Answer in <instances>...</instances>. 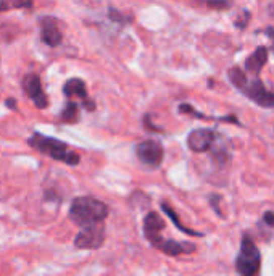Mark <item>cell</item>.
<instances>
[{"label":"cell","mask_w":274,"mask_h":276,"mask_svg":"<svg viewBox=\"0 0 274 276\" xmlns=\"http://www.w3.org/2000/svg\"><path fill=\"white\" fill-rule=\"evenodd\" d=\"M179 110H181V112H186V113H190V115H195L197 118H203V120H218V118H214V117H206V115H202V113L195 112L192 107H190V105H181ZM220 121H231V123H236V125H239V120H237L234 115H231V117L224 118V120H220Z\"/></svg>","instance_id":"9a60e30c"},{"label":"cell","mask_w":274,"mask_h":276,"mask_svg":"<svg viewBox=\"0 0 274 276\" xmlns=\"http://www.w3.org/2000/svg\"><path fill=\"white\" fill-rule=\"evenodd\" d=\"M263 32L271 37V40H272V50H274V28H266V29H263Z\"/></svg>","instance_id":"ffe728a7"},{"label":"cell","mask_w":274,"mask_h":276,"mask_svg":"<svg viewBox=\"0 0 274 276\" xmlns=\"http://www.w3.org/2000/svg\"><path fill=\"white\" fill-rule=\"evenodd\" d=\"M136 153H137V158L142 161L144 165L156 168L161 165L165 150H163V145L158 141L147 139V141L139 142Z\"/></svg>","instance_id":"52a82bcc"},{"label":"cell","mask_w":274,"mask_h":276,"mask_svg":"<svg viewBox=\"0 0 274 276\" xmlns=\"http://www.w3.org/2000/svg\"><path fill=\"white\" fill-rule=\"evenodd\" d=\"M240 15H242V18L239 16V18L236 20V26H237L239 29H244V28L247 26L248 20H250V12H248V10H244Z\"/></svg>","instance_id":"2e32d148"},{"label":"cell","mask_w":274,"mask_h":276,"mask_svg":"<svg viewBox=\"0 0 274 276\" xmlns=\"http://www.w3.org/2000/svg\"><path fill=\"white\" fill-rule=\"evenodd\" d=\"M12 7H15V8H20V7H31V4H0V10H8V8H12Z\"/></svg>","instance_id":"ac0fdd59"},{"label":"cell","mask_w":274,"mask_h":276,"mask_svg":"<svg viewBox=\"0 0 274 276\" xmlns=\"http://www.w3.org/2000/svg\"><path fill=\"white\" fill-rule=\"evenodd\" d=\"M261 266V254L253 239L244 238L236 257V270L240 276H256Z\"/></svg>","instance_id":"5b68a950"},{"label":"cell","mask_w":274,"mask_h":276,"mask_svg":"<svg viewBox=\"0 0 274 276\" xmlns=\"http://www.w3.org/2000/svg\"><path fill=\"white\" fill-rule=\"evenodd\" d=\"M229 81L234 84L247 99L253 100L263 108H274V94L263 86L260 78H247L240 68H231L228 71Z\"/></svg>","instance_id":"3957f363"},{"label":"cell","mask_w":274,"mask_h":276,"mask_svg":"<svg viewBox=\"0 0 274 276\" xmlns=\"http://www.w3.org/2000/svg\"><path fill=\"white\" fill-rule=\"evenodd\" d=\"M28 144L32 149H36L37 152L45 153L47 157H50L57 161H62V163L76 167L81 161L79 153L73 152L65 142L55 139V137L40 134V133H34L28 139Z\"/></svg>","instance_id":"277c9868"},{"label":"cell","mask_w":274,"mask_h":276,"mask_svg":"<svg viewBox=\"0 0 274 276\" xmlns=\"http://www.w3.org/2000/svg\"><path fill=\"white\" fill-rule=\"evenodd\" d=\"M62 118L63 121H68V123H73L79 118V107L76 102H68V105L65 107V110L62 112Z\"/></svg>","instance_id":"5bb4252c"},{"label":"cell","mask_w":274,"mask_h":276,"mask_svg":"<svg viewBox=\"0 0 274 276\" xmlns=\"http://www.w3.org/2000/svg\"><path fill=\"white\" fill-rule=\"evenodd\" d=\"M63 94L68 97V99H73V97H78V99L86 105L87 110H92L94 108V102L89 99L87 95V89L84 81L79 79V78H73L70 79L68 83L63 86Z\"/></svg>","instance_id":"30bf717a"},{"label":"cell","mask_w":274,"mask_h":276,"mask_svg":"<svg viewBox=\"0 0 274 276\" xmlns=\"http://www.w3.org/2000/svg\"><path fill=\"white\" fill-rule=\"evenodd\" d=\"M23 89H24V94H26L29 99L36 103V107L39 108H45L48 99L45 95V91L42 87V83H40V78L34 73L31 75H26L23 79Z\"/></svg>","instance_id":"ba28073f"},{"label":"cell","mask_w":274,"mask_h":276,"mask_svg":"<svg viewBox=\"0 0 274 276\" xmlns=\"http://www.w3.org/2000/svg\"><path fill=\"white\" fill-rule=\"evenodd\" d=\"M105 239V228L103 225L92 226V228H84L76 239H74V247L76 249H98Z\"/></svg>","instance_id":"9c48e42d"},{"label":"cell","mask_w":274,"mask_h":276,"mask_svg":"<svg viewBox=\"0 0 274 276\" xmlns=\"http://www.w3.org/2000/svg\"><path fill=\"white\" fill-rule=\"evenodd\" d=\"M221 137L223 134L213 131V129H195L187 136V145L195 153L211 152L221 141Z\"/></svg>","instance_id":"8992f818"},{"label":"cell","mask_w":274,"mask_h":276,"mask_svg":"<svg viewBox=\"0 0 274 276\" xmlns=\"http://www.w3.org/2000/svg\"><path fill=\"white\" fill-rule=\"evenodd\" d=\"M42 26H40V29H42V39L44 42L47 45L50 47H57L62 44V39H63V34H62V29L60 26H58V21L50 18V16H45V18H42Z\"/></svg>","instance_id":"8fae6325"},{"label":"cell","mask_w":274,"mask_h":276,"mask_svg":"<svg viewBox=\"0 0 274 276\" xmlns=\"http://www.w3.org/2000/svg\"><path fill=\"white\" fill-rule=\"evenodd\" d=\"M161 208L165 210V213L166 215H168L170 218H171V220H173V223L174 225H176L178 226V228L182 231V233H186V234H190V236H203V233H197V231H194V230H189V228H186V226L184 225H182L181 222H179V218H178V215L176 213H174V210L168 205V204H166V202H163V204H161Z\"/></svg>","instance_id":"4fadbf2b"},{"label":"cell","mask_w":274,"mask_h":276,"mask_svg":"<svg viewBox=\"0 0 274 276\" xmlns=\"http://www.w3.org/2000/svg\"><path fill=\"white\" fill-rule=\"evenodd\" d=\"M106 216H108V207L94 197H78L70 207V218L82 230L103 225Z\"/></svg>","instance_id":"7a4b0ae2"},{"label":"cell","mask_w":274,"mask_h":276,"mask_svg":"<svg viewBox=\"0 0 274 276\" xmlns=\"http://www.w3.org/2000/svg\"><path fill=\"white\" fill-rule=\"evenodd\" d=\"M231 5V2H206V7L210 8H229Z\"/></svg>","instance_id":"e0dca14e"},{"label":"cell","mask_w":274,"mask_h":276,"mask_svg":"<svg viewBox=\"0 0 274 276\" xmlns=\"http://www.w3.org/2000/svg\"><path fill=\"white\" fill-rule=\"evenodd\" d=\"M163 230H165V222L156 212H150L145 216L144 233H145V238L150 241V244L155 249H158L163 254L171 255V257H178L182 254H192L195 250V246L189 244V242H178V241L163 238L161 236Z\"/></svg>","instance_id":"6da1fadb"},{"label":"cell","mask_w":274,"mask_h":276,"mask_svg":"<svg viewBox=\"0 0 274 276\" xmlns=\"http://www.w3.org/2000/svg\"><path fill=\"white\" fill-rule=\"evenodd\" d=\"M263 222L269 225V226H274V213L272 212H266L263 215Z\"/></svg>","instance_id":"d6986e66"},{"label":"cell","mask_w":274,"mask_h":276,"mask_svg":"<svg viewBox=\"0 0 274 276\" xmlns=\"http://www.w3.org/2000/svg\"><path fill=\"white\" fill-rule=\"evenodd\" d=\"M268 62V48L260 45L256 50L248 57V59L245 60V70L248 73H252L253 76H258L260 71L263 70V67L266 65Z\"/></svg>","instance_id":"7c38bea8"}]
</instances>
